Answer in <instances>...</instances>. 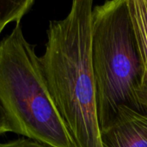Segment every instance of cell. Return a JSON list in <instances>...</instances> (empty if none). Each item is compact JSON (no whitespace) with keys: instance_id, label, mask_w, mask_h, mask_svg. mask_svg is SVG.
I'll use <instances>...</instances> for the list:
<instances>
[{"instance_id":"obj_1","label":"cell","mask_w":147,"mask_h":147,"mask_svg":"<svg viewBox=\"0 0 147 147\" xmlns=\"http://www.w3.org/2000/svg\"><path fill=\"white\" fill-rule=\"evenodd\" d=\"M91 0H75L67 16L51 21L43 71L74 147H102L91 61Z\"/></svg>"},{"instance_id":"obj_2","label":"cell","mask_w":147,"mask_h":147,"mask_svg":"<svg viewBox=\"0 0 147 147\" xmlns=\"http://www.w3.org/2000/svg\"><path fill=\"white\" fill-rule=\"evenodd\" d=\"M91 61L101 131L113 122L121 107L147 113L143 65L127 0L93 8Z\"/></svg>"},{"instance_id":"obj_3","label":"cell","mask_w":147,"mask_h":147,"mask_svg":"<svg viewBox=\"0 0 147 147\" xmlns=\"http://www.w3.org/2000/svg\"><path fill=\"white\" fill-rule=\"evenodd\" d=\"M0 105L10 132L48 146L74 147L21 22L0 41Z\"/></svg>"},{"instance_id":"obj_4","label":"cell","mask_w":147,"mask_h":147,"mask_svg":"<svg viewBox=\"0 0 147 147\" xmlns=\"http://www.w3.org/2000/svg\"><path fill=\"white\" fill-rule=\"evenodd\" d=\"M102 147H147V113L121 107L113 122L101 131Z\"/></svg>"},{"instance_id":"obj_5","label":"cell","mask_w":147,"mask_h":147,"mask_svg":"<svg viewBox=\"0 0 147 147\" xmlns=\"http://www.w3.org/2000/svg\"><path fill=\"white\" fill-rule=\"evenodd\" d=\"M144 71V98L147 109V0H127Z\"/></svg>"},{"instance_id":"obj_6","label":"cell","mask_w":147,"mask_h":147,"mask_svg":"<svg viewBox=\"0 0 147 147\" xmlns=\"http://www.w3.org/2000/svg\"><path fill=\"white\" fill-rule=\"evenodd\" d=\"M34 4L33 0H0V34L9 22L20 23Z\"/></svg>"},{"instance_id":"obj_7","label":"cell","mask_w":147,"mask_h":147,"mask_svg":"<svg viewBox=\"0 0 147 147\" xmlns=\"http://www.w3.org/2000/svg\"><path fill=\"white\" fill-rule=\"evenodd\" d=\"M0 147H51L28 139H18L7 143H0Z\"/></svg>"},{"instance_id":"obj_8","label":"cell","mask_w":147,"mask_h":147,"mask_svg":"<svg viewBox=\"0 0 147 147\" xmlns=\"http://www.w3.org/2000/svg\"><path fill=\"white\" fill-rule=\"evenodd\" d=\"M8 132H10V129H9V127L8 125L5 114H4V112H3V110L0 105V134H5Z\"/></svg>"}]
</instances>
